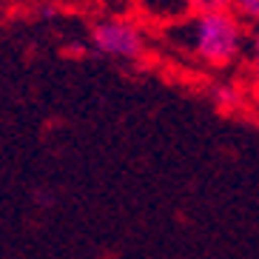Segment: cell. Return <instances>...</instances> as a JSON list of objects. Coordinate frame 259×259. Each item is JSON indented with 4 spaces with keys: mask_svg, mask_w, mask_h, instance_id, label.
I'll return each instance as SVG.
<instances>
[{
    "mask_svg": "<svg viewBox=\"0 0 259 259\" xmlns=\"http://www.w3.org/2000/svg\"><path fill=\"white\" fill-rule=\"evenodd\" d=\"M248 23L228 12H191L174 23L162 26V43L180 57H188L202 69L222 71L245 57Z\"/></svg>",
    "mask_w": 259,
    "mask_h": 259,
    "instance_id": "6da1fadb",
    "label": "cell"
},
{
    "mask_svg": "<svg viewBox=\"0 0 259 259\" xmlns=\"http://www.w3.org/2000/svg\"><path fill=\"white\" fill-rule=\"evenodd\" d=\"M92 49L114 63H143L148 57V31L137 17L128 15H106L94 20L89 31Z\"/></svg>",
    "mask_w": 259,
    "mask_h": 259,
    "instance_id": "7a4b0ae2",
    "label": "cell"
},
{
    "mask_svg": "<svg viewBox=\"0 0 259 259\" xmlns=\"http://www.w3.org/2000/svg\"><path fill=\"white\" fill-rule=\"evenodd\" d=\"M208 97H211V103L220 108L222 114H242L245 108H248L245 92L236 83H231V80H217V83H211Z\"/></svg>",
    "mask_w": 259,
    "mask_h": 259,
    "instance_id": "3957f363",
    "label": "cell"
},
{
    "mask_svg": "<svg viewBox=\"0 0 259 259\" xmlns=\"http://www.w3.org/2000/svg\"><path fill=\"white\" fill-rule=\"evenodd\" d=\"M231 9L248 23V29L259 26V0H231Z\"/></svg>",
    "mask_w": 259,
    "mask_h": 259,
    "instance_id": "277c9868",
    "label": "cell"
},
{
    "mask_svg": "<svg viewBox=\"0 0 259 259\" xmlns=\"http://www.w3.org/2000/svg\"><path fill=\"white\" fill-rule=\"evenodd\" d=\"M245 63H248V69H251L253 80H259V26H256V29H251V34H248Z\"/></svg>",
    "mask_w": 259,
    "mask_h": 259,
    "instance_id": "5b68a950",
    "label": "cell"
},
{
    "mask_svg": "<svg viewBox=\"0 0 259 259\" xmlns=\"http://www.w3.org/2000/svg\"><path fill=\"white\" fill-rule=\"evenodd\" d=\"M191 12H228L231 0H188Z\"/></svg>",
    "mask_w": 259,
    "mask_h": 259,
    "instance_id": "8992f818",
    "label": "cell"
},
{
    "mask_svg": "<svg viewBox=\"0 0 259 259\" xmlns=\"http://www.w3.org/2000/svg\"><path fill=\"white\" fill-rule=\"evenodd\" d=\"M54 15H57L54 3H37V17H54Z\"/></svg>",
    "mask_w": 259,
    "mask_h": 259,
    "instance_id": "52a82bcc",
    "label": "cell"
},
{
    "mask_svg": "<svg viewBox=\"0 0 259 259\" xmlns=\"http://www.w3.org/2000/svg\"><path fill=\"white\" fill-rule=\"evenodd\" d=\"M34 199L43 202V205H54V197H46V194H34Z\"/></svg>",
    "mask_w": 259,
    "mask_h": 259,
    "instance_id": "ba28073f",
    "label": "cell"
},
{
    "mask_svg": "<svg viewBox=\"0 0 259 259\" xmlns=\"http://www.w3.org/2000/svg\"><path fill=\"white\" fill-rule=\"evenodd\" d=\"M253 122H256V125H259V111H256V114H253Z\"/></svg>",
    "mask_w": 259,
    "mask_h": 259,
    "instance_id": "9c48e42d",
    "label": "cell"
},
{
    "mask_svg": "<svg viewBox=\"0 0 259 259\" xmlns=\"http://www.w3.org/2000/svg\"><path fill=\"white\" fill-rule=\"evenodd\" d=\"M12 3H26V0H12Z\"/></svg>",
    "mask_w": 259,
    "mask_h": 259,
    "instance_id": "30bf717a",
    "label": "cell"
}]
</instances>
